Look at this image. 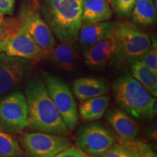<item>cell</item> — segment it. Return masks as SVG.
<instances>
[{"mask_svg":"<svg viewBox=\"0 0 157 157\" xmlns=\"http://www.w3.org/2000/svg\"><path fill=\"white\" fill-rule=\"evenodd\" d=\"M105 117L120 138L132 140L137 138L139 135L140 128L138 125L127 113L121 110L116 108L106 110Z\"/></svg>","mask_w":157,"mask_h":157,"instance_id":"obj_13","label":"cell"},{"mask_svg":"<svg viewBox=\"0 0 157 157\" xmlns=\"http://www.w3.org/2000/svg\"><path fill=\"white\" fill-rule=\"evenodd\" d=\"M21 23L36 44L48 56L56 43L53 33L46 21L38 13L30 12L23 15Z\"/></svg>","mask_w":157,"mask_h":157,"instance_id":"obj_11","label":"cell"},{"mask_svg":"<svg viewBox=\"0 0 157 157\" xmlns=\"http://www.w3.org/2000/svg\"><path fill=\"white\" fill-rule=\"evenodd\" d=\"M18 141L27 157H54L71 146L66 137L42 132H23Z\"/></svg>","mask_w":157,"mask_h":157,"instance_id":"obj_7","label":"cell"},{"mask_svg":"<svg viewBox=\"0 0 157 157\" xmlns=\"http://www.w3.org/2000/svg\"><path fill=\"white\" fill-rule=\"evenodd\" d=\"M112 91L119 107L132 117L144 119L156 114V98L127 71L113 82Z\"/></svg>","mask_w":157,"mask_h":157,"instance_id":"obj_3","label":"cell"},{"mask_svg":"<svg viewBox=\"0 0 157 157\" xmlns=\"http://www.w3.org/2000/svg\"><path fill=\"white\" fill-rule=\"evenodd\" d=\"M131 17L137 24L151 25L156 21V8L152 0H137L133 7Z\"/></svg>","mask_w":157,"mask_h":157,"instance_id":"obj_20","label":"cell"},{"mask_svg":"<svg viewBox=\"0 0 157 157\" xmlns=\"http://www.w3.org/2000/svg\"><path fill=\"white\" fill-rule=\"evenodd\" d=\"M112 12L107 0H83L82 24L106 21L112 16Z\"/></svg>","mask_w":157,"mask_h":157,"instance_id":"obj_17","label":"cell"},{"mask_svg":"<svg viewBox=\"0 0 157 157\" xmlns=\"http://www.w3.org/2000/svg\"><path fill=\"white\" fill-rule=\"evenodd\" d=\"M83 0H44L42 13L46 23L59 41L78 39L82 25Z\"/></svg>","mask_w":157,"mask_h":157,"instance_id":"obj_2","label":"cell"},{"mask_svg":"<svg viewBox=\"0 0 157 157\" xmlns=\"http://www.w3.org/2000/svg\"><path fill=\"white\" fill-rule=\"evenodd\" d=\"M28 126V108L24 94L19 91L13 92L0 99L1 129L15 134Z\"/></svg>","mask_w":157,"mask_h":157,"instance_id":"obj_9","label":"cell"},{"mask_svg":"<svg viewBox=\"0 0 157 157\" xmlns=\"http://www.w3.org/2000/svg\"><path fill=\"white\" fill-rule=\"evenodd\" d=\"M0 157H27L16 137L0 131Z\"/></svg>","mask_w":157,"mask_h":157,"instance_id":"obj_21","label":"cell"},{"mask_svg":"<svg viewBox=\"0 0 157 157\" xmlns=\"http://www.w3.org/2000/svg\"><path fill=\"white\" fill-rule=\"evenodd\" d=\"M153 73L157 75V46L156 40L151 41V44L148 50L140 58Z\"/></svg>","mask_w":157,"mask_h":157,"instance_id":"obj_23","label":"cell"},{"mask_svg":"<svg viewBox=\"0 0 157 157\" xmlns=\"http://www.w3.org/2000/svg\"><path fill=\"white\" fill-rule=\"evenodd\" d=\"M109 90V82L101 76L78 78L74 81L73 84V93L80 101L107 95Z\"/></svg>","mask_w":157,"mask_h":157,"instance_id":"obj_12","label":"cell"},{"mask_svg":"<svg viewBox=\"0 0 157 157\" xmlns=\"http://www.w3.org/2000/svg\"><path fill=\"white\" fill-rule=\"evenodd\" d=\"M117 142L127 148L134 151L140 157H157L156 153L148 143L137 140L136 138L132 140H124L117 137Z\"/></svg>","mask_w":157,"mask_h":157,"instance_id":"obj_22","label":"cell"},{"mask_svg":"<svg viewBox=\"0 0 157 157\" xmlns=\"http://www.w3.org/2000/svg\"><path fill=\"white\" fill-rule=\"evenodd\" d=\"M44 83L55 106L69 130H73L78 123V111L71 90L58 76L44 74Z\"/></svg>","mask_w":157,"mask_h":157,"instance_id":"obj_6","label":"cell"},{"mask_svg":"<svg viewBox=\"0 0 157 157\" xmlns=\"http://www.w3.org/2000/svg\"><path fill=\"white\" fill-rule=\"evenodd\" d=\"M113 23L106 21L82 24L78 35L82 48L87 50L94 44L111 37L113 35Z\"/></svg>","mask_w":157,"mask_h":157,"instance_id":"obj_14","label":"cell"},{"mask_svg":"<svg viewBox=\"0 0 157 157\" xmlns=\"http://www.w3.org/2000/svg\"><path fill=\"white\" fill-rule=\"evenodd\" d=\"M0 52L31 61H39L48 56L21 23L15 28L7 29L5 26L0 40Z\"/></svg>","mask_w":157,"mask_h":157,"instance_id":"obj_5","label":"cell"},{"mask_svg":"<svg viewBox=\"0 0 157 157\" xmlns=\"http://www.w3.org/2000/svg\"><path fill=\"white\" fill-rule=\"evenodd\" d=\"M28 108L29 128L36 132L67 135L69 129L55 106L44 82L31 78L25 90Z\"/></svg>","mask_w":157,"mask_h":157,"instance_id":"obj_1","label":"cell"},{"mask_svg":"<svg viewBox=\"0 0 157 157\" xmlns=\"http://www.w3.org/2000/svg\"><path fill=\"white\" fill-rule=\"evenodd\" d=\"M115 13L120 15H128L132 10L137 0H108Z\"/></svg>","mask_w":157,"mask_h":157,"instance_id":"obj_25","label":"cell"},{"mask_svg":"<svg viewBox=\"0 0 157 157\" xmlns=\"http://www.w3.org/2000/svg\"><path fill=\"white\" fill-rule=\"evenodd\" d=\"M1 22H2V19L0 18V23H1Z\"/></svg>","mask_w":157,"mask_h":157,"instance_id":"obj_30","label":"cell"},{"mask_svg":"<svg viewBox=\"0 0 157 157\" xmlns=\"http://www.w3.org/2000/svg\"><path fill=\"white\" fill-rule=\"evenodd\" d=\"M4 29H5V25L3 24L2 22H1L0 23V40H1L2 36Z\"/></svg>","mask_w":157,"mask_h":157,"instance_id":"obj_29","label":"cell"},{"mask_svg":"<svg viewBox=\"0 0 157 157\" xmlns=\"http://www.w3.org/2000/svg\"><path fill=\"white\" fill-rule=\"evenodd\" d=\"M99 157H140L136 152L117 142L111 146L108 150Z\"/></svg>","mask_w":157,"mask_h":157,"instance_id":"obj_24","label":"cell"},{"mask_svg":"<svg viewBox=\"0 0 157 157\" xmlns=\"http://www.w3.org/2000/svg\"><path fill=\"white\" fill-rule=\"evenodd\" d=\"M156 121L152 125L151 128L148 129L147 136L149 139H151L153 140H156Z\"/></svg>","mask_w":157,"mask_h":157,"instance_id":"obj_28","label":"cell"},{"mask_svg":"<svg viewBox=\"0 0 157 157\" xmlns=\"http://www.w3.org/2000/svg\"><path fill=\"white\" fill-rule=\"evenodd\" d=\"M72 41H60L49 56L57 66L66 71H73L78 62L77 52Z\"/></svg>","mask_w":157,"mask_h":157,"instance_id":"obj_16","label":"cell"},{"mask_svg":"<svg viewBox=\"0 0 157 157\" xmlns=\"http://www.w3.org/2000/svg\"><path fill=\"white\" fill-rule=\"evenodd\" d=\"M0 131H1V127H0Z\"/></svg>","mask_w":157,"mask_h":157,"instance_id":"obj_31","label":"cell"},{"mask_svg":"<svg viewBox=\"0 0 157 157\" xmlns=\"http://www.w3.org/2000/svg\"><path fill=\"white\" fill-rule=\"evenodd\" d=\"M110 101L111 97L104 95L81 101L78 113L82 120L91 122L101 119L109 108Z\"/></svg>","mask_w":157,"mask_h":157,"instance_id":"obj_18","label":"cell"},{"mask_svg":"<svg viewBox=\"0 0 157 157\" xmlns=\"http://www.w3.org/2000/svg\"><path fill=\"white\" fill-rule=\"evenodd\" d=\"M113 36L116 44L113 56L121 63H132L140 59L151 44L148 34L127 22L113 23Z\"/></svg>","mask_w":157,"mask_h":157,"instance_id":"obj_4","label":"cell"},{"mask_svg":"<svg viewBox=\"0 0 157 157\" xmlns=\"http://www.w3.org/2000/svg\"><path fill=\"white\" fill-rule=\"evenodd\" d=\"M15 0H0V15H10L14 9Z\"/></svg>","mask_w":157,"mask_h":157,"instance_id":"obj_27","label":"cell"},{"mask_svg":"<svg viewBox=\"0 0 157 157\" xmlns=\"http://www.w3.org/2000/svg\"><path fill=\"white\" fill-rule=\"evenodd\" d=\"M116 50L115 40L112 35L109 39L94 44L84 52L85 63L90 67L101 68L113 58Z\"/></svg>","mask_w":157,"mask_h":157,"instance_id":"obj_15","label":"cell"},{"mask_svg":"<svg viewBox=\"0 0 157 157\" xmlns=\"http://www.w3.org/2000/svg\"><path fill=\"white\" fill-rule=\"evenodd\" d=\"M132 76L140 82L152 96H157V75L153 73L140 59L131 63L130 73Z\"/></svg>","mask_w":157,"mask_h":157,"instance_id":"obj_19","label":"cell"},{"mask_svg":"<svg viewBox=\"0 0 157 157\" xmlns=\"http://www.w3.org/2000/svg\"><path fill=\"white\" fill-rule=\"evenodd\" d=\"M117 135L106 125L91 122L80 127L76 143L78 148L88 156L99 157L117 142Z\"/></svg>","mask_w":157,"mask_h":157,"instance_id":"obj_8","label":"cell"},{"mask_svg":"<svg viewBox=\"0 0 157 157\" xmlns=\"http://www.w3.org/2000/svg\"><path fill=\"white\" fill-rule=\"evenodd\" d=\"M34 62L0 52V95L10 93L30 76Z\"/></svg>","mask_w":157,"mask_h":157,"instance_id":"obj_10","label":"cell"},{"mask_svg":"<svg viewBox=\"0 0 157 157\" xmlns=\"http://www.w3.org/2000/svg\"><path fill=\"white\" fill-rule=\"evenodd\" d=\"M54 157H90L80 150L78 147L71 146L69 148L64 150L63 151L59 153Z\"/></svg>","mask_w":157,"mask_h":157,"instance_id":"obj_26","label":"cell"}]
</instances>
